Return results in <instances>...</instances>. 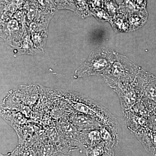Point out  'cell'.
<instances>
[{
    "mask_svg": "<svg viewBox=\"0 0 156 156\" xmlns=\"http://www.w3.org/2000/svg\"><path fill=\"white\" fill-rule=\"evenodd\" d=\"M73 95L75 97L73 107L78 113L96 119L103 126H109L117 131H122L116 119L104 107L79 93H73Z\"/></svg>",
    "mask_w": 156,
    "mask_h": 156,
    "instance_id": "cell-2",
    "label": "cell"
},
{
    "mask_svg": "<svg viewBox=\"0 0 156 156\" xmlns=\"http://www.w3.org/2000/svg\"><path fill=\"white\" fill-rule=\"evenodd\" d=\"M136 10L138 9L134 5V0H124L123 2L120 4V6H119V11L128 14L131 11Z\"/></svg>",
    "mask_w": 156,
    "mask_h": 156,
    "instance_id": "cell-10",
    "label": "cell"
},
{
    "mask_svg": "<svg viewBox=\"0 0 156 156\" xmlns=\"http://www.w3.org/2000/svg\"><path fill=\"white\" fill-rule=\"evenodd\" d=\"M128 14V13L119 11L116 15L112 17L109 22L116 32L129 31Z\"/></svg>",
    "mask_w": 156,
    "mask_h": 156,
    "instance_id": "cell-7",
    "label": "cell"
},
{
    "mask_svg": "<svg viewBox=\"0 0 156 156\" xmlns=\"http://www.w3.org/2000/svg\"><path fill=\"white\" fill-rule=\"evenodd\" d=\"M104 9H105L112 17L116 15L119 11V7L115 1L104 2Z\"/></svg>",
    "mask_w": 156,
    "mask_h": 156,
    "instance_id": "cell-11",
    "label": "cell"
},
{
    "mask_svg": "<svg viewBox=\"0 0 156 156\" xmlns=\"http://www.w3.org/2000/svg\"><path fill=\"white\" fill-rule=\"evenodd\" d=\"M104 2H109V1H115V0H104Z\"/></svg>",
    "mask_w": 156,
    "mask_h": 156,
    "instance_id": "cell-16",
    "label": "cell"
},
{
    "mask_svg": "<svg viewBox=\"0 0 156 156\" xmlns=\"http://www.w3.org/2000/svg\"><path fill=\"white\" fill-rule=\"evenodd\" d=\"M100 156H115L114 148H106L105 152Z\"/></svg>",
    "mask_w": 156,
    "mask_h": 156,
    "instance_id": "cell-14",
    "label": "cell"
},
{
    "mask_svg": "<svg viewBox=\"0 0 156 156\" xmlns=\"http://www.w3.org/2000/svg\"><path fill=\"white\" fill-rule=\"evenodd\" d=\"M106 150L105 144L101 141L98 144L88 148L86 152L87 156H100Z\"/></svg>",
    "mask_w": 156,
    "mask_h": 156,
    "instance_id": "cell-8",
    "label": "cell"
},
{
    "mask_svg": "<svg viewBox=\"0 0 156 156\" xmlns=\"http://www.w3.org/2000/svg\"><path fill=\"white\" fill-rule=\"evenodd\" d=\"M136 82L141 97L156 103V76L140 68Z\"/></svg>",
    "mask_w": 156,
    "mask_h": 156,
    "instance_id": "cell-4",
    "label": "cell"
},
{
    "mask_svg": "<svg viewBox=\"0 0 156 156\" xmlns=\"http://www.w3.org/2000/svg\"><path fill=\"white\" fill-rule=\"evenodd\" d=\"M92 13L97 19L102 22L109 21L112 17L104 9H97L92 11Z\"/></svg>",
    "mask_w": 156,
    "mask_h": 156,
    "instance_id": "cell-9",
    "label": "cell"
},
{
    "mask_svg": "<svg viewBox=\"0 0 156 156\" xmlns=\"http://www.w3.org/2000/svg\"><path fill=\"white\" fill-rule=\"evenodd\" d=\"M129 31H133L142 27L146 22L147 13L146 10H136L128 14Z\"/></svg>",
    "mask_w": 156,
    "mask_h": 156,
    "instance_id": "cell-6",
    "label": "cell"
},
{
    "mask_svg": "<svg viewBox=\"0 0 156 156\" xmlns=\"http://www.w3.org/2000/svg\"><path fill=\"white\" fill-rule=\"evenodd\" d=\"M69 119L79 131L100 128L102 126L96 119L79 113L71 116Z\"/></svg>",
    "mask_w": 156,
    "mask_h": 156,
    "instance_id": "cell-5",
    "label": "cell"
},
{
    "mask_svg": "<svg viewBox=\"0 0 156 156\" xmlns=\"http://www.w3.org/2000/svg\"><path fill=\"white\" fill-rule=\"evenodd\" d=\"M117 53L105 48L94 50L76 70L74 77L102 76L116 58Z\"/></svg>",
    "mask_w": 156,
    "mask_h": 156,
    "instance_id": "cell-3",
    "label": "cell"
},
{
    "mask_svg": "<svg viewBox=\"0 0 156 156\" xmlns=\"http://www.w3.org/2000/svg\"><path fill=\"white\" fill-rule=\"evenodd\" d=\"M147 1V0H134V5L139 10H146Z\"/></svg>",
    "mask_w": 156,
    "mask_h": 156,
    "instance_id": "cell-13",
    "label": "cell"
},
{
    "mask_svg": "<svg viewBox=\"0 0 156 156\" xmlns=\"http://www.w3.org/2000/svg\"><path fill=\"white\" fill-rule=\"evenodd\" d=\"M104 0H89L88 1V5L92 11L102 9L104 8Z\"/></svg>",
    "mask_w": 156,
    "mask_h": 156,
    "instance_id": "cell-12",
    "label": "cell"
},
{
    "mask_svg": "<svg viewBox=\"0 0 156 156\" xmlns=\"http://www.w3.org/2000/svg\"><path fill=\"white\" fill-rule=\"evenodd\" d=\"M1 156H19V148L18 147L15 148L13 151L7 154H1Z\"/></svg>",
    "mask_w": 156,
    "mask_h": 156,
    "instance_id": "cell-15",
    "label": "cell"
},
{
    "mask_svg": "<svg viewBox=\"0 0 156 156\" xmlns=\"http://www.w3.org/2000/svg\"><path fill=\"white\" fill-rule=\"evenodd\" d=\"M140 68L126 56L117 54L114 61L102 77L106 83L117 92L134 83Z\"/></svg>",
    "mask_w": 156,
    "mask_h": 156,
    "instance_id": "cell-1",
    "label": "cell"
}]
</instances>
